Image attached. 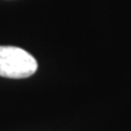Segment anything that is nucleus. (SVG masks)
Returning a JSON list of instances; mask_svg holds the SVG:
<instances>
[{
  "mask_svg": "<svg viewBox=\"0 0 131 131\" xmlns=\"http://www.w3.org/2000/svg\"><path fill=\"white\" fill-rule=\"evenodd\" d=\"M38 62L26 50L16 46H0V77L23 79L33 75Z\"/></svg>",
  "mask_w": 131,
  "mask_h": 131,
  "instance_id": "f257e3e1",
  "label": "nucleus"
}]
</instances>
